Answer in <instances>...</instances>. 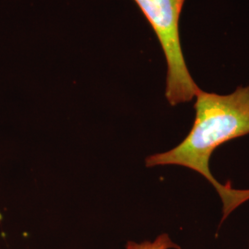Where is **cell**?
I'll return each mask as SVG.
<instances>
[{
	"mask_svg": "<svg viewBox=\"0 0 249 249\" xmlns=\"http://www.w3.org/2000/svg\"></svg>",
	"mask_w": 249,
	"mask_h": 249,
	"instance_id": "4",
	"label": "cell"
},
{
	"mask_svg": "<svg viewBox=\"0 0 249 249\" xmlns=\"http://www.w3.org/2000/svg\"><path fill=\"white\" fill-rule=\"evenodd\" d=\"M125 249H181V248L171 239L168 233H161L153 241H143L137 243L128 241Z\"/></svg>",
	"mask_w": 249,
	"mask_h": 249,
	"instance_id": "3",
	"label": "cell"
},
{
	"mask_svg": "<svg viewBox=\"0 0 249 249\" xmlns=\"http://www.w3.org/2000/svg\"><path fill=\"white\" fill-rule=\"evenodd\" d=\"M194 108L195 121L185 140L169 151L148 156L145 165H179L200 174L222 198V224L235 209L249 200V189H234L218 182L210 169V159L223 143L249 135V86L238 87L227 95L199 89Z\"/></svg>",
	"mask_w": 249,
	"mask_h": 249,
	"instance_id": "1",
	"label": "cell"
},
{
	"mask_svg": "<svg viewBox=\"0 0 249 249\" xmlns=\"http://www.w3.org/2000/svg\"><path fill=\"white\" fill-rule=\"evenodd\" d=\"M150 22L164 53L165 97L176 107L196 97L198 86L190 75L181 47L179 20L186 0H134Z\"/></svg>",
	"mask_w": 249,
	"mask_h": 249,
	"instance_id": "2",
	"label": "cell"
}]
</instances>
